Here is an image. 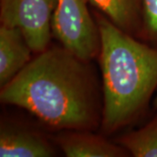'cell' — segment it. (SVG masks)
<instances>
[{
    "label": "cell",
    "mask_w": 157,
    "mask_h": 157,
    "mask_svg": "<svg viewBox=\"0 0 157 157\" xmlns=\"http://www.w3.org/2000/svg\"><path fill=\"white\" fill-rule=\"evenodd\" d=\"M89 63L62 45L48 47L1 87L0 101L52 128L93 131L101 125L102 107Z\"/></svg>",
    "instance_id": "1"
},
{
    "label": "cell",
    "mask_w": 157,
    "mask_h": 157,
    "mask_svg": "<svg viewBox=\"0 0 157 157\" xmlns=\"http://www.w3.org/2000/svg\"><path fill=\"white\" fill-rule=\"evenodd\" d=\"M94 17L101 39V128L111 135L146 113L157 90V47L118 28L100 11Z\"/></svg>",
    "instance_id": "2"
},
{
    "label": "cell",
    "mask_w": 157,
    "mask_h": 157,
    "mask_svg": "<svg viewBox=\"0 0 157 157\" xmlns=\"http://www.w3.org/2000/svg\"><path fill=\"white\" fill-rule=\"evenodd\" d=\"M90 0H58L52 22V37L86 61L99 56V28L91 14Z\"/></svg>",
    "instance_id": "3"
},
{
    "label": "cell",
    "mask_w": 157,
    "mask_h": 157,
    "mask_svg": "<svg viewBox=\"0 0 157 157\" xmlns=\"http://www.w3.org/2000/svg\"><path fill=\"white\" fill-rule=\"evenodd\" d=\"M58 0H1V25L22 32L34 53L50 45L52 22Z\"/></svg>",
    "instance_id": "4"
},
{
    "label": "cell",
    "mask_w": 157,
    "mask_h": 157,
    "mask_svg": "<svg viewBox=\"0 0 157 157\" xmlns=\"http://www.w3.org/2000/svg\"><path fill=\"white\" fill-rule=\"evenodd\" d=\"M53 138L67 157H126L124 147L91 130H63Z\"/></svg>",
    "instance_id": "5"
},
{
    "label": "cell",
    "mask_w": 157,
    "mask_h": 157,
    "mask_svg": "<svg viewBox=\"0 0 157 157\" xmlns=\"http://www.w3.org/2000/svg\"><path fill=\"white\" fill-rule=\"evenodd\" d=\"M55 154L50 142L38 133L21 127L2 125L1 157H51Z\"/></svg>",
    "instance_id": "6"
},
{
    "label": "cell",
    "mask_w": 157,
    "mask_h": 157,
    "mask_svg": "<svg viewBox=\"0 0 157 157\" xmlns=\"http://www.w3.org/2000/svg\"><path fill=\"white\" fill-rule=\"evenodd\" d=\"M33 50L22 32L5 25L0 26V86L3 87L33 59Z\"/></svg>",
    "instance_id": "7"
},
{
    "label": "cell",
    "mask_w": 157,
    "mask_h": 157,
    "mask_svg": "<svg viewBox=\"0 0 157 157\" xmlns=\"http://www.w3.org/2000/svg\"><path fill=\"white\" fill-rule=\"evenodd\" d=\"M118 28L140 39L142 26L141 0H90Z\"/></svg>",
    "instance_id": "8"
},
{
    "label": "cell",
    "mask_w": 157,
    "mask_h": 157,
    "mask_svg": "<svg viewBox=\"0 0 157 157\" xmlns=\"http://www.w3.org/2000/svg\"><path fill=\"white\" fill-rule=\"evenodd\" d=\"M114 142L131 156L157 157V112L143 127L120 135Z\"/></svg>",
    "instance_id": "9"
},
{
    "label": "cell",
    "mask_w": 157,
    "mask_h": 157,
    "mask_svg": "<svg viewBox=\"0 0 157 157\" xmlns=\"http://www.w3.org/2000/svg\"><path fill=\"white\" fill-rule=\"evenodd\" d=\"M142 26L140 39L157 47V0H141Z\"/></svg>",
    "instance_id": "10"
},
{
    "label": "cell",
    "mask_w": 157,
    "mask_h": 157,
    "mask_svg": "<svg viewBox=\"0 0 157 157\" xmlns=\"http://www.w3.org/2000/svg\"><path fill=\"white\" fill-rule=\"evenodd\" d=\"M153 105H154V107L157 109V94L155 97V100H154V102H153Z\"/></svg>",
    "instance_id": "11"
}]
</instances>
